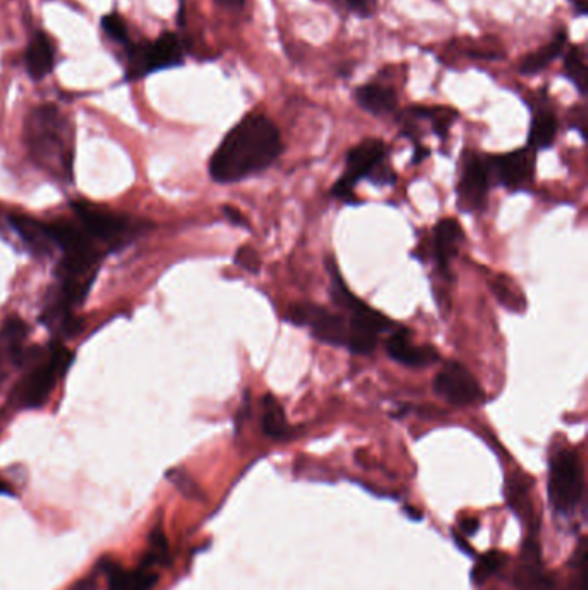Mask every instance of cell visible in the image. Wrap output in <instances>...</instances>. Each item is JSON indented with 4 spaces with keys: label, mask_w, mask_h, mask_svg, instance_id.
Returning <instances> with one entry per match:
<instances>
[{
    "label": "cell",
    "mask_w": 588,
    "mask_h": 590,
    "mask_svg": "<svg viewBox=\"0 0 588 590\" xmlns=\"http://www.w3.org/2000/svg\"><path fill=\"white\" fill-rule=\"evenodd\" d=\"M235 263L242 270L251 271V273H259V270H261V258L252 247H240L237 256H235Z\"/></svg>",
    "instance_id": "obj_28"
},
{
    "label": "cell",
    "mask_w": 588,
    "mask_h": 590,
    "mask_svg": "<svg viewBox=\"0 0 588 590\" xmlns=\"http://www.w3.org/2000/svg\"><path fill=\"white\" fill-rule=\"evenodd\" d=\"M464 242V232L459 221L444 218L433 228L432 256L442 277L451 278V264Z\"/></svg>",
    "instance_id": "obj_13"
},
{
    "label": "cell",
    "mask_w": 588,
    "mask_h": 590,
    "mask_svg": "<svg viewBox=\"0 0 588 590\" xmlns=\"http://www.w3.org/2000/svg\"><path fill=\"white\" fill-rule=\"evenodd\" d=\"M578 14H587V0H571Z\"/></svg>",
    "instance_id": "obj_34"
},
{
    "label": "cell",
    "mask_w": 588,
    "mask_h": 590,
    "mask_svg": "<svg viewBox=\"0 0 588 590\" xmlns=\"http://www.w3.org/2000/svg\"><path fill=\"white\" fill-rule=\"evenodd\" d=\"M0 494H9V496H11L13 492H11V489H9L4 482H0Z\"/></svg>",
    "instance_id": "obj_35"
},
{
    "label": "cell",
    "mask_w": 588,
    "mask_h": 590,
    "mask_svg": "<svg viewBox=\"0 0 588 590\" xmlns=\"http://www.w3.org/2000/svg\"><path fill=\"white\" fill-rule=\"evenodd\" d=\"M490 185H499L507 190H523L532 185L535 178L537 152L525 147L518 151L485 157Z\"/></svg>",
    "instance_id": "obj_10"
},
{
    "label": "cell",
    "mask_w": 588,
    "mask_h": 590,
    "mask_svg": "<svg viewBox=\"0 0 588 590\" xmlns=\"http://www.w3.org/2000/svg\"><path fill=\"white\" fill-rule=\"evenodd\" d=\"M585 489L582 459L578 452L571 449L557 452L551 459L549 470V497L551 503L561 515H571L580 504Z\"/></svg>",
    "instance_id": "obj_7"
},
{
    "label": "cell",
    "mask_w": 588,
    "mask_h": 590,
    "mask_svg": "<svg viewBox=\"0 0 588 590\" xmlns=\"http://www.w3.org/2000/svg\"><path fill=\"white\" fill-rule=\"evenodd\" d=\"M26 68L33 80H42L54 68V45L45 33L33 35L26 49Z\"/></svg>",
    "instance_id": "obj_17"
},
{
    "label": "cell",
    "mask_w": 588,
    "mask_h": 590,
    "mask_svg": "<svg viewBox=\"0 0 588 590\" xmlns=\"http://www.w3.org/2000/svg\"><path fill=\"white\" fill-rule=\"evenodd\" d=\"M75 214L80 218L82 228L99 244H104L109 249H118L135 239L138 233L144 232L151 225L144 221L133 220L123 214L109 213L102 209L90 206L87 202H75L73 204Z\"/></svg>",
    "instance_id": "obj_6"
},
{
    "label": "cell",
    "mask_w": 588,
    "mask_h": 590,
    "mask_svg": "<svg viewBox=\"0 0 588 590\" xmlns=\"http://www.w3.org/2000/svg\"><path fill=\"white\" fill-rule=\"evenodd\" d=\"M356 101L364 111L375 114V116H382V114L394 113L395 107H397V94H395L394 88L370 83V85L357 88Z\"/></svg>",
    "instance_id": "obj_18"
},
{
    "label": "cell",
    "mask_w": 588,
    "mask_h": 590,
    "mask_svg": "<svg viewBox=\"0 0 588 590\" xmlns=\"http://www.w3.org/2000/svg\"><path fill=\"white\" fill-rule=\"evenodd\" d=\"M326 266L332 280L330 294H332L333 304L337 306L340 313L344 314L351 328V340H349L347 351L363 354V356L371 354L378 346V337L397 327L395 321L387 318L385 314L378 313L376 309L361 301L357 295L352 294L338 271L335 259H326Z\"/></svg>",
    "instance_id": "obj_3"
},
{
    "label": "cell",
    "mask_w": 588,
    "mask_h": 590,
    "mask_svg": "<svg viewBox=\"0 0 588 590\" xmlns=\"http://www.w3.org/2000/svg\"><path fill=\"white\" fill-rule=\"evenodd\" d=\"M485 157L470 152L464 157L463 171L457 183V206L464 213H480L487 206L490 192Z\"/></svg>",
    "instance_id": "obj_12"
},
{
    "label": "cell",
    "mask_w": 588,
    "mask_h": 590,
    "mask_svg": "<svg viewBox=\"0 0 588 590\" xmlns=\"http://www.w3.org/2000/svg\"><path fill=\"white\" fill-rule=\"evenodd\" d=\"M385 349L390 358L411 368H423L437 363L440 356L433 346H416L411 339V332L406 327H395L392 335L385 342Z\"/></svg>",
    "instance_id": "obj_14"
},
{
    "label": "cell",
    "mask_w": 588,
    "mask_h": 590,
    "mask_svg": "<svg viewBox=\"0 0 588 590\" xmlns=\"http://www.w3.org/2000/svg\"><path fill=\"white\" fill-rule=\"evenodd\" d=\"M504 563H506V556L499 553V551H490V553L483 554L482 558L478 559L473 572H471L473 582L475 584H483L490 575L499 572Z\"/></svg>",
    "instance_id": "obj_25"
},
{
    "label": "cell",
    "mask_w": 588,
    "mask_h": 590,
    "mask_svg": "<svg viewBox=\"0 0 588 590\" xmlns=\"http://www.w3.org/2000/svg\"><path fill=\"white\" fill-rule=\"evenodd\" d=\"M407 118L411 120H428L432 123L433 132L440 139H447V133L451 130L452 123L457 118V113L452 107H411L407 109Z\"/></svg>",
    "instance_id": "obj_22"
},
{
    "label": "cell",
    "mask_w": 588,
    "mask_h": 590,
    "mask_svg": "<svg viewBox=\"0 0 588 590\" xmlns=\"http://www.w3.org/2000/svg\"><path fill=\"white\" fill-rule=\"evenodd\" d=\"M223 213H225L228 220L232 221L233 225L245 226V228L249 226V223L245 220L244 214L240 213L238 209L232 208V206H225V208H223Z\"/></svg>",
    "instance_id": "obj_30"
},
{
    "label": "cell",
    "mask_w": 588,
    "mask_h": 590,
    "mask_svg": "<svg viewBox=\"0 0 588 590\" xmlns=\"http://www.w3.org/2000/svg\"><path fill=\"white\" fill-rule=\"evenodd\" d=\"M566 40H568V33L566 30H561L556 37L552 38L549 44L540 47L538 51L528 54L520 63L521 75H538L552 63L556 61L557 57L561 56L566 47Z\"/></svg>",
    "instance_id": "obj_19"
},
{
    "label": "cell",
    "mask_w": 588,
    "mask_h": 590,
    "mask_svg": "<svg viewBox=\"0 0 588 590\" xmlns=\"http://www.w3.org/2000/svg\"><path fill=\"white\" fill-rule=\"evenodd\" d=\"M263 430L269 439L285 440L292 435L282 404L271 394L263 397Z\"/></svg>",
    "instance_id": "obj_21"
},
{
    "label": "cell",
    "mask_w": 588,
    "mask_h": 590,
    "mask_svg": "<svg viewBox=\"0 0 588 590\" xmlns=\"http://www.w3.org/2000/svg\"><path fill=\"white\" fill-rule=\"evenodd\" d=\"M557 128L559 123L556 114L549 109H538L537 113L533 114L528 132V147L535 152L549 149L556 140Z\"/></svg>",
    "instance_id": "obj_20"
},
{
    "label": "cell",
    "mask_w": 588,
    "mask_h": 590,
    "mask_svg": "<svg viewBox=\"0 0 588 590\" xmlns=\"http://www.w3.org/2000/svg\"><path fill=\"white\" fill-rule=\"evenodd\" d=\"M219 6L226 7V9H240L244 0H216Z\"/></svg>",
    "instance_id": "obj_33"
},
{
    "label": "cell",
    "mask_w": 588,
    "mask_h": 590,
    "mask_svg": "<svg viewBox=\"0 0 588 590\" xmlns=\"http://www.w3.org/2000/svg\"><path fill=\"white\" fill-rule=\"evenodd\" d=\"M433 392L452 406H471L483 402L482 385L466 366L451 361L442 366L433 380Z\"/></svg>",
    "instance_id": "obj_11"
},
{
    "label": "cell",
    "mask_w": 588,
    "mask_h": 590,
    "mask_svg": "<svg viewBox=\"0 0 588 590\" xmlns=\"http://www.w3.org/2000/svg\"><path fill=\"white\" fill-rule=\"evenodd\" d=\"M283 152L282 135L264 114H249L233 126L211 157L214 182L230 185L268 170Z\"/></svg>",
    "instance_id": "obj_1"
},
{
    "label": "cell",
    "mask_w": 588,
    "mask_h": 590,
    "mask_svg": "<svg viewBox=\"0 0 588 590\" xmlns=\"http://www.w3.org/2000/svg\"><path fill=\"white\" fill-rule=\"evenodd\" d=\"M9 223L13 226L14 232L18 233L19 239L25 242L26 247L35 256L49 258L54 249H57L54 240H52L49 223H42V221L33 220L28 216H21V214L11 216Z\"/></svg>",
    "instance_id": "obj_15"
},
{
    "label": "cell",
    "mask_w": 588,
    "mask_h": 590,
    "mask_svg": "<svg viewBox=\"0 0 588 590\" xmlns=\"http://www.w3.org/2000/svg\"><path fill=\"white\" fill-rule=\"evenodd\" d=\"M25 142L33 161L56 180L73 182V132L63 113L44 104L28 114Z\"/></svg>",
    "instance_id": "obj_2"
},
{
    "label": "cell",
    "mask_w": 588,
    "mask_h": 590,
    "mask_svg": "<svg viewBox=\"0 0 588 590\" xmlns=\"http://www.w3.org/2000/svg\"><path fill=\"white\" fill-rule=\"evenodd\" d=\"M183 63V47L175 33H163L154 44H137L128 51V78L137 80L154 71Z\"/></svg>",
    "instance_id": "obj_9"
},
{
    "label": "cell",
    "mask_w": 588,
    "mask_h": 590,
    "mask_svg": "<svg viewBox=\"0 0 588 590\" xmlns=\"http://www.w3.org/2000/svg\"><path fill=\"white\" fill-rule=\"evenodd\" d=\"M102 28L116 42H121V44L128 42V30H126L125 21L119 18L118 14H107V16H104L102 18Z\"/></svg>",
    "instance_id": "obj_27"
},
{
    "label": "cell",
    "mask_w": 588,
    "mask_h": 590,
    "mask_svg": "<svg viewBox=\"0 0 588 590\" xmlns=\"http://www.w3.org/2000/svg\"><path fill=\"white\" fill-rule=\"evenodd\" d=\"M564 73L570 78V82L580 90V94L587 92V63H585L582 47L575 45L568 51L564 57Z\"/></svg>",
    "instance_id": "obj_24"
},
{
    "label": "cell",
    "mask_w": 588,
    "mask_h": 590,
    "mask_svg": "<svg viewBox=\"0 0 588 590\" xmlns=\"http://www.w3.org/2000/svg\"><path fill=\"white\" fill-rule=\"evenodd\" d=\"M430 156V151L423 147V145L416 144L413 154V164H420L421 161H425L426 157Z\"/></svg>",
    "instance_id": "obj_31"
},
{
    "label": "cell",
    "mask_w": 588,
    "mask_h": 590,
    "mask_svg": "<svg viewBox=\"0 0 588 590\" xmlns=\"http://www.w3.org/2000/svg\"><path fill=\"white\" fill-rule=\"evenodd\" d=\"M107 589L109 590H151L156 587V572L144 565L137 570H126L119 565L109 563L106 566Z\"/></svg>",
    "instance_id": "obj_16"
},
{
    "label": "cell",
    "mask_w": 588,
    "mask_h": 590,
    "mask_svg": "<svg viewBox=\"0 0 588 590\" xmlns=\"http://www.w3.org/2000/svg\"><path fill=\"white\" fill-rule=\"evenodd\" d=\"M461 528H463L464 534L473 535L476 530H478V521L464 520L463 523H461Z\"/></svg>",
    "instance_id": "obj_32"
},
{
    "label": "cell",
    "mask_w": 588,
    "mask_h": 590,
    "mask_svg": "<svg viewBox=\"0 0 588 590\" xmlns=\"http://www.w3.org/2000/svg\"><path fill=\"white\" fill-rule=\"evenodd\" d=\"M492 289H494L495 297L501 301L502 306H506L511 311H521L520 308H525L523 304H520V301L523 302V297L518 295V292H513L506 280L492 283Z\"/></svg>",
    "instance_id": "obj_26"
},
{
    "label": "cell",
    "mask_w": 588,
    "mask_h": 590,
    "mask_svg": "<svg viewBox=\"0 0 588 590\" xmlns=\"http://www.w3.org/2000/svg\"><path fill=\"white\" fill-rule=\"evenodd\" d=\"M338 2H342L351 13L359 14V16H371L375 9V0H338Z\"/></svg>",
    "instance_id": "obj_29"
},
{
    "label": "cell",
    "mask_w": 588,
    "mask_h": 590,
    "mask_svg": "<svg viewBox=\"0 0 588 590\" xmlns=\"http://www.w3.org/2000/svg\"><path fill=\"white\" fill-rule=\"evenodd\" d=\"M2 377H4V363H2V356H0V382H2Z\"/></svg>",
    "instance_id": "obj_36"
},
{
    "label": "cell",
    "mask_w": 588,
    "mask_h": 590,
    "mask_svg": "<svg viewBox=\"0 0 588 590\" xmlns=\"http://www.w3.org/2000/svg\"><path fill=\"white\" fill-rule=\"evenodd\" d=\"M28 327L19 318H9L4 323L0 332V340L6 344L7 351L11 354L14 363H19L23 358V340H25Z\"/></svg>",
    "instance_id": "obj_23"
},
{
    "label": "cell",
    "mask_w": 588,
    "mask_h": 590,
    "mask_svg": "<svg viewBox=\"0 0 588 590\" xmlns=\"http://www.w3.org/2000/svg\"><path fill=\"white\" fill-rule=\"evenodd\" d=\"M71 361L73 352L61 344H54L49 351H37L33 356L23 352L19 365L28 363L30 370L14 389V401L19 408L35 409L44 406L57 378L63 377Z\"/></svg>",
    "instance_id": "obj_5"
},
{
    "label": "cell",
    "mask_w": 588,
    "mask_h": 590,
    "mask_svg": "<svg viewBox=\"0 0 588 590\" xmlns=\"http://www.w3.org/2000/svg\"><path fill=\"white\" fill-rule=\"evenodd\" d=\"M285 320L295 327H306L313 337L323 344L333 347H349L351 328L344 314L333 313L330 309L321 308L311 302H295L288 308Z\"/></svg>",
    "instance_id": "obj_8"
},
{
    "label": "cell",
    "mask_w": 588,
    "mask_h": 590,
    "mask_svg": "<svg viewBox=\"0 0 588 590\" xmlns=\"http://www.w3.org/2000/svg\"><path fill=\"white\" fill-rule=\"evenodd\" d=\"M361 180L373 185H394L397 176L387 164V145L382 140L368 139L352 147L345 161V173L333 185L332 195L345 204H359L354 189Z\"/></svg>",
    "instance_id": "obj_4"
}]
</instances>
